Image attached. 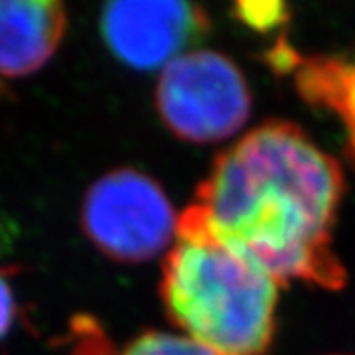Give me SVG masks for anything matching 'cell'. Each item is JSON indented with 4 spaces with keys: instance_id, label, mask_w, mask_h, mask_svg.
Segmentation results:
<instances>
[{
    "instance_id": "7a4b0ae2",
    "label": "cell",
    "mask_w": 355,
    "mask_h": 355,
    "mask_svg": "<svg viewBox=\"0 0 355 355\" xmlns=\"http://www.w3.org/2000/svg\"><path fill=\"white\" fill-rule=\"evenodd\" d=\"M160 296L178 328L217 355H263L272 342L279 282L217 241L190 205L178 219Z\"/></svg>"
},
{
    "instance_id": "30bf717a",
    "label": "cell",
    "mask_w": 355,
    "mask_h": 355,
    "mask_svg": "<svg viewBox=\"0 0 355 355\" xmlns=\"http://www.w3.org/2000/svg\"><path fill=\"white\" fill-rule=\"evenodd\" d=\"M243 10H249V14H241V18H245L247 22L251 26H275L279 20H282V16L280 12L284 10V6L282 4H266V10L265 14H259L254 10L253 4H241Z\"/></svg>"
},
{
    "instance_id": "9c48e42d",
    "label": "cell",
    "mask_w": 355,
    "mask_h": 355,
    "mask_svg": "<svg viewBox=\"0 0 355 355\" xmlns=\"http://www.w3.org/2000/svg\"><path fill=\"white\" fill-rule=\"evenodd\" d=\"M16 294L8 279V270L0 268V343L12 331L16 322Z\"/></svg>"
},
{
    "instance_id": "52a82bcc",
    "label": "cell",
    "mask_w": 355,
    "mask_h": 355,
    "mask_svg": "<svg viewBox=\"0 0 355 355\" xmlns=\"http://www.w3.org/2000/svg\"><path fill=\"white\" fill-rule=\"evenodd\" d=\"M306 95L331 105L345 119L355 142V67L336 62H312L302 73Z\"/></svg>"
},
{
    "instance_id": "ba28073f",
    "label": "cell",
    "mask_w": 355,
    "mask_h": 355,
    "mask_svg": "<svg viewBox=\"0 0 355 355\" xmlns=\"http://www.w3.org/2000/svg\"><path fill=\"white\" fill-rule=\"evenodd\" d=\"M121 355H217L202 343L193 342L188 336L146 331L128 343Z\"/></svg>"
},
{
    "instance_id": "8992f818",
    "label": "cell",
    "mask_w": 355,
    "mask_h": 355,
    "mask_svg": "<svg viewBox=\"0 0 355 355\" xmlns=\"http://www.w3.org/2000/svg\"><path fill=\"white\" fill-rule=\"evenodd\" d=\"M67 32V10L55 0H0V77L36 73Z\"/></svg>"
},
{
    "instance_id": "5b68a950",
    "label": "cell",
    "mask_w": 355,
    "mask_h": 355,
    "mask_svg": "<svg viewBox=\"0 0 355 355\" xmlns=\"http://www.w3.org/2000/svg\"><path fill=\"white\" fill-rule=\"evenodd\" d=\"M101 36L119 62L150 71L188 53L209 30V18L191 2L116 0L105 4Z\"/></svg>"
},
{
    "instance_id": "6da1fadb",
    "label": "cell",
    "mask_w": 355,
    "mask_h": 355,
    "mask_svg": "<svg viewBox=\"0 0 355 355\" xmlns=\"http://www.w3.org/2000/svg\"><path fill=\"white\" fill-rule=\"evenodd\" d=\"M342 191L330 154L302 128L272 121L221 153L190 207L217 241L279 284L342 288L345 270L331 245Z\"/></svg>"
},
{
    "instance_id": "277c9868",
    "label": "cell",
    "mask_w": 355,
    "mask_h": 355,
    "mask_svg": "<svg viewBox=\"0 0 355 355\" xmlns=\"http://www.w3.org/2000/svg\"><path fill=\"white\" fill-rule=\"evenodd\" d=\"M176 209L162 186L132 168L95 180L81 202V229L95 249L119 263H144L178 235Z\"/></svg>"
},
{
    "instance_id": "3957f363",
    "label": "cell",
    "mask_w": 355,
    "mask_h": 355,
    "mask_svg": "<svg viewBox=\"0 0 355 355\" xmlns=\"http://www.w3.org/2000/svg\"><path fill=\"white\" fill-rule=\"evenodd\" d=\"M156 107L178 139L211 144L231 139L245 127L251 114V91L227 55L190 50L162 69Z\"/></svg>"
}]
</instances>
